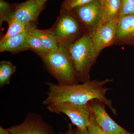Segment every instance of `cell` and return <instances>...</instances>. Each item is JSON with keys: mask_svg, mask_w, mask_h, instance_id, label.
Wrapping results in <instances>:
<instances>
[{"mask_svg": "<svg viewBox=\"0 0 134 134\" xmlns=\"http://www.w3.org/2000/svg\"><path fill=\"white\" fill-rule=\"evenodd\" d=\"M112 81V79L103 81L89 80L81 84L70 85L47 82L48 91L43 104L47 106L58 102H69L84 105L92 100H97L105 104L113 114L116 115V110L113 107L111 100L105 96L109 88L104 87L107 83Z\"/></svg>", "mask_w": 134, "mask_h": 134, "instance_id": "obj_1", "label": "cell"}, {"mask_svg": "<svg viewBox=\"0 0 134 134\" xmlns=\"http://www.w3.org/2000/svg\"><path fill=\"white\" fill-rule=\"evenodd\" d=\"M38 55L58 83L68 85L78 83L73 61L66 47L59 46L57 50L48 51Z\"/></svg>", "mask_w": 134, "mask_h": 134, "instance_id": "obj_2", "label": "cell"}, {"mask_svg": "<svg viewBox=\"0 0 134 134\" xmlns=\"http://www.w3.org/2000/svg\"><path fill=\"white\" fill-rule=\"evenodd\" d=\"M65 47L72 58L79 81L83 83L90 80V70L99 54L92 41L91 34L85 33Z\"/></svg>", "mask_w": 134, "mask_h": 134, "instance_id": "obj_3", "label": "cell"}, {"mask_svg": "<svg viewBox=\"0 0 134 134\" xmlns=\"http://www.w3.org/2000/svg\"><path fill=\"white\" fill-rule=\"evenodd\" d=\"M47 30L55 39L59 46L66 47L86 33L71 10L61 6L55 23Z\"/></svg>", "mask_w": 134, "mask_h": 134, "instance_id": "obj_4", "label": "cell"}, {"mask_svg": "<svg viewBox=\"0 0 134 134\" xmlns=\"http://www.w3.org/2000/svg\"><path fill=\"white\" fill-rule=\"evenodd\" d=\"M88 103L80 105L60 102L49 105L46 107L51 113L66 114L77 128L84 130L87 129L90 121L91 113Z\"/></svg>", "mask_w": 134, "mask_h": 134, "instance_id": "obj_5", "label": "cell"}, {"mask_svg": "<svg viewBox=\"0 0 134 134\" xmlns=\"http://www.w3.org/2000/svg\"><path fill=\"white\" fill-rule=\"evenodd\" d=\"M71 10L86 33L91 34L102 21L100 0H94Z\"/></svg>", "mask_w": 134, "mask_h": 134, "instance_id": "obj_6", "label": "cell"}, {"mask_svg": "<svg viewBox=\"0 0 134 134\" xmlns=\"http://www.w3.org/2000/svg\"><path fill=\"white\" fill-rule=\"evenodd\" d=\"M44 8L34 0L14 3L12 12L6 22L8 23L11 20H16L26 26L37 27L38 17Z\"/></svg>", "mask_w": 134, "mask_h": 134, "instance_id": "obj_7", "label": "cell"}, {"mask_svg": "<svg viewBox=\"0 0 134 134\" xmlns=\"http://www.w3.org/2000/svg\"><path fill=\"white\" fill-rule=\"evenodd\" d=\"M10 134H54L52 127L44 121L41 115L28 114L24 121L7 129Z\"/></svg>", "mask_w": 134, "mask_h": 134, "instance_id": "obj_8", "label": "cell"}, {"mask_svg": "<svg viewBox=\"0 0 134 134\" xmlns=\"http://www.w3.org/2000/svg\"><path fill=\"white\" fill-rule=\"evenodd\" d=\"M117 24V20L104 24L100 22L91 33L92 41L99 54L104 48L115 43Z\"/></svg>", "mask_w": 134, "mask_h": 134, "instance_id": "obj_9", "label": "cell"}, {"mask_svg": "<svg viewBox=\"0 0 134 134\" xmlns=\"http://www.w3.org/2000/svg\"><path fill=\"white\" fill-rule=\"evenodd\" d=\"M92 115L98 125L108 134H122L126 130L115 122L108 115L105 108V104L94 100L89 103Z\"/></svg>", "mask_w": 134, "mask_h": 134, "instance_id": "obj_10", "label": "cell"}, {"mask_svg": "<svg viewBox=\"0 0 134 134\" xmlns=\"http://www.w3.org/2000/svg\"><path fill=\"white\" fill-rule=\"evenodd\" d=\"M133 43H134V14L119 17L114 44L122 45Z\"/></svg>", "mask_w": 134, "mask_h": 134, "instance_id": "obj_11", "label": "cell"}, {"mask_svg": "<svg viewBox=\"0 0 134 134\" xmlns=\"http://www.w3.org/2000/svg\"><path fill=\"white\" fill-rule=\"evenodd\" d=\"M25 32L11 36L5 40H1L0 52H8L12 53H17L31 50L26 41Z\"/></svg>", "mask_w": 134, "mask_h": 134, "instance_id": "obj_12", "label": "cell"}, {"mask_svg": "<svg viewBox=\"0 0 134 134\" xmlns=\"http://www.w3.org/2000/svg\"><path fill=\"white\" fill-rule=\"evenodd\" d=\"M102 15L101 23H105L119 17L121 0H100Z\"/></svg>", "mask_w": 134, "mask_h": 134, "instance_id": "obj_13", "label": "cell"}, {"mask_svg": "<svg viewBox=\"0 0 134 134\" xmlns=\"http://www.w3.org/2000/svg\"><path fill=\"white\" fill-rule=\"evenodd\" d=\"M25 32L38 38L43 46L49 51H54L59 48L55 38L47 30H39L35 26H26Z\"/></svg>", "mask_w": 134, "mask_h": 134, "instance_id": "obj_14", "label": "cell"}, {"mask_svg": "<svg viewBox=\"0 0 134 134\" xmlns=\"http://www.w3.org/2000/svg\"><path fill=\"white\" fill-rule=\"evenodd\" d=\"M16 71L15 66L7 61L0 62V87L2 88L10 82L12 75Z\"/></svg>", "mask_w": 134, "mask_h": 134, "instance_id": "obj_15", "label": "cell"}, {"mask_svg": "<svg viewBox=\"0 0 134 134\" xmlns=\"http://www.w3.org/2000/svg\"><path fill=\"white\" fill-rule=\"evenodd\" d=\"M8 24V28L7 31L1 40H5L11 36L25 32L26 25L18 21L11 20Z\"/></svg>", "mask_w": 134, "mask_h": 134, "instance_id": "obj_16", "label": "cell"}, {"mask_svg": "<svg viewBox=\"0 0 134 134\" xmlns=\"http://www.w3.org/2000/svg\"><path fill=\"white\" fill-rule=\"evenodd\" d=\"M25 37L27 43L31 50L35 52L37 55L49 51L43 46L40 40L36 36L25 32Z\"/></svg>", "mask_w": 134, "mask_h": 134, "instance_id": "obj_17", "label": "cell"}, {"mask_svg": "<svg viewBox=\"0 0 134 134\" xmlns=\"http://www.w3.org/2000/svg\"><path fill=\"white\" fill-rule=\"evenodd\" d=\"M14 3H10L4 0H0V27L3 23L7 21L12 12Z\"/></svg>", "mask_w": 134, "mask_h": 134, "instance_id": "obj_18", "label": "cell"}, {"mask_svg": "<svg viewBox=\"0 0 134 134\" xmlns=\"http://www.w3.org/2000/svg\"><path fill=\"white\" fill-rule=\"evenodd\" d=\"M134 14V0H121L119 17Z\"/></svg>", "mask_w": 134, "mask_h": 134, "instance_id": "obj_19", "label": "cell"}, {"mask_svg": "<svg viewBox=\"0 0 134 134\" xmlns=\"http://www.w3.org/2000/svg\"><path fill=\"white\" fill-rule=\"evenodd\" d=\"M93 1L94 0H65L61 6L67 9L71 10L76 7Z\"/></svg>", "mask_w": 134, "mask_h": 134, "instance_id": "obj_20", "label": "cell"}, {"mask_svg": "<svg viewBox=\"0 0 134 134\" xmlns=\"http://www.w3.org/2000/svg\"><path fill=\"white\" fill-rule=\"evenodd\" d=\"M87 129L89 134H108L98 125L91 114L90 125Z\"/></svg>", "mask_w": 134, "mask_h": 134, "instance_id": "obj_21", "label": "cell"}, {"mask_svg": "<svg viewBox=\"0 0 134 134\" xmlns=\"http://www.w3.org/2000/svg\"><path fill=\"white\" fill-rule=\"evenodd\" d=\"M72 134H89L88 129L81 130L78 128L73 130Z\"/></svg>", "mask_w": 134, "mask_h": 134, "instance_id": "obj_22", "label": "cell"}, {"mask_svg": "<svg viewBox=\"0 0 134 134\" xmlns=\"http://www.w3.org/2000/svg\"><path fill=\"white\" fill-rule=\"evenodd\" d=\"M41 7H44L45 4L48 0H34Z\"/></svg>", "mask_w": 134, "mask_h": 134, "instance_id": "obj_23", "label": "cell"}, {"mask_svg": "<svg viewBox=\"0 0 134 134\" xmlns=\"http://www.w3.org/2000/svg\"><path fill=\"white\" fill-rule=\"evenodd\" d=\"M0 134H10L7 129H5L1 126L0 127Z\"/></svg>", "mask_w": 134, "mask_h": 134, "instance_id": "obj_24", "label": "cell"}, {"mask_svg": "<svg viewBox=\"0 0 134 134\" xmlns=\"http://www.w3.org/2000/svg\"><path fill=\"white\" fill-rule=\"evenodd\" d=\"M72 132H73V130H72V126H71V125H70L69 129L67 134H72Z\"/></svg>", "mask_w": 134, "mask_h": 134, "instance_id": "obj_25", "label": "cell"}, {"mask_svg": "<svg viewBox=\"0 0 134 134\" xmlns=\"http://www.w3.org/2000/svg\"><path fill=\"white\" fill-rule=\"evenodd\" d=\"M122 134H133L130 133H128V132H127V131H126V132H125V133H122Z\"/></svg>", "mask_w": 134, "mask_h": 134, "instance_id": "obj_26", "label": "cell"}]
</instances>
